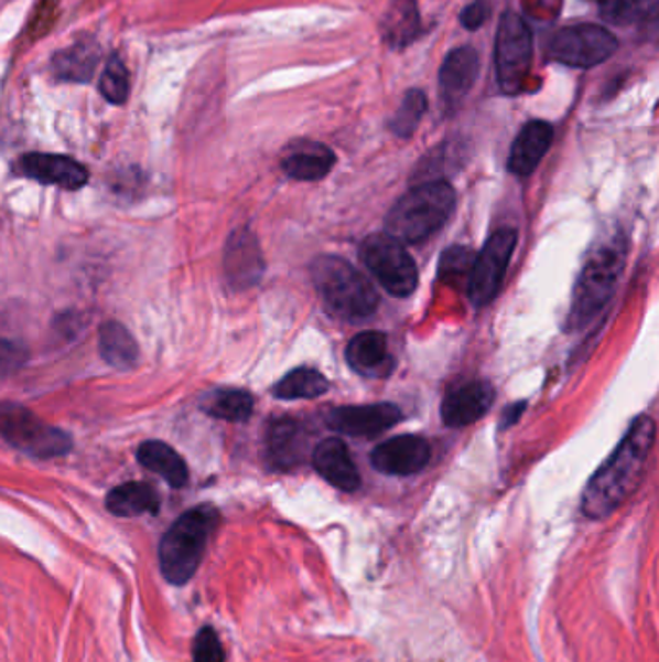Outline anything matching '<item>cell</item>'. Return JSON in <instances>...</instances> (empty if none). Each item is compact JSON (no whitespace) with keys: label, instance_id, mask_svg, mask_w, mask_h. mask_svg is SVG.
Listing matches in <instances>:
<instances>
[{"label":"cell","instance_id":"obj_1","mask_svg":"<svg viewBox=\"0 0 659 662\" xmlns=\"http://www.w3.org/2000/svg\"><path fill=\"white\" fill-rule=\"evenodd\" d=\"M656 440V425L650 417L636 418L604 466L590 479L582 494V512L590 520H605L627 502L642 481L646 461Z\"/></svg>","mask_w":659,"mask_h":662},{"label":"cell","instance_id":"obj_2","mask_svg":"<svg viewBox=\"0 0 659 662\" xmlns=\"http://www.w3.org/2000/svg\"><path fill=\"white\" fill-rule=\"evenodd\" d=\"M627 261V241L623 233H612L592 246L581 276L576 279L573 302L566 314V328L579 330L612 299L615 285L619 281Z\"/></svg>","mask_w":659,"mask_h":662},{"label":"cell","instance_id":"obj_3","mask_svg":"<svg viewBox=\"0 0 659 662\" xmlns=\"http://www.w3.org/2000/svg\"><path fill=\"white\" fill-rule=\"evenodd\" d=\"M455 190L449 182L418 184L392 205L385 220V231L402 245H417L447 223L455 212Z\"/></svg>","mask_w":659,"mask_h":662},{"label":"cell","instance_id":"obj_4","mask_svg":"<svg viewBox=\"0 0 659 662\" xmlns=\"http://www.w3.org/2000/svg\"><path fill=\"white\" fill-rule=\"evenodd\" d=\"M217 525L219 512L213 505H197L174 521L159 544V568L169 584L181 587L196 576Z\"/></svg>","mask_w":659,"mask_h":662},{"label":"cell","instance_id":"obj_5","mask_svg":"<svg viewBox=\"0 0 659 662\" xmlns=\"http://www.w3.org/2000/svg\"><path fill=\"white\" fill-rule=\"evenodd\" d=\"M312 279L331 314L360 322L376 312L379 295L368 277L338 256H320L312 264Z\"/></svg>","mask_w":659,"mask_h":662},{"label":"cell","instance_id":"obj_6","mask_svg":"<svg viewBox=\"0 0 659 662\" xmlns=\"http://www.w3.org/2000/svg\"><path fill=\"white\" fill-rule=\"evenodd\" d=\"M0 434L14 448L33 458H61L72 448L68 434L47 425L18 403H0Z\"/></svg>","mask_w":659,"mask_h":662},{"label":"cell","instance_id":"obj_7","mask_svg":"<svg viewBox=\"0 0 659 662\" xmlns=\"http://www.w3.org/2000/svg\"><path fill=\"white\" fill-rule=\"evenodd\" d=\"M360 260L392 297H410L417 291V261L397 238L374 233L360 245Z\"/></svg>","mask_w":659,"mask_h":662},{"label":"cell","instance_id":"obj_8","mask_svg":"<svg viewBox=\"0 0 659 662\" xmlns=\"http://www.w3.org/2000/svg\"><path fill=\"white\" fill-rule=\"evenodd\" d=\"M534 58L532 32L522 18L507 12L499 22L495 40V68L503 92L517 95L522 92Z\"/></svg>","mask_w":659,"mask_h":662},{"label":"cell","instance_id":"obj_9","mask_svg":"<svg viewBox=\"0 0 659 662\" xmlns=\"http://www.w3.org/2000/svg\"><path fill=\"white\" fill-rule=\"evenodd\" d=\"M617 51L612 32L596 24L571 25L559 30L550 41L551 61L573 68H594L605 63Z\"/></svg>","mask_w":659,"mask_h":662},{"label":"cell","instance_id":"obj_10","mask_svg":"<svg viewBox=\"0 0 659 662\" xmlns=\"http://www.w3.org/2000/svg\"><path fill=\"white\" fill-rule=\"evenodd\" d=\"M517 231L503 227L487 238L482 253L472 261L471 279H468V297L474 307H486L497 297L501 289L503 277L507 271L515 246Z\"/></svg>","mask_w":659,"mask_h":662},{"label":"cell","instance_id":"obj_11","mask_svg":"<svg viewBox=\"0 0 659 662\" xmlns=\"http://www.w3.org/2000/svg\"><path fill=\"white\" fill-rule=\"evenodd\" d=\"M401 409L392 403L338 407L327 415V426L350 438H376L401 420Z\"/></svg>","mask_w":659,"mask_h":662},{"label":"cell","instance_id":"obj_12","mask_svg":"<svg viewBox=\"0 0 659 662\" xmlns=\"http://www.w3.org/2000/svg\"><path fill=\"white\" fill-rule=\"evenodd\" d=\"M432 448L422 436L402 434L397 438L379 444L371 453V466L379 473L392 477H409L417 474L430 463Z\"/></svg>","mask_w":659,"mask_h":662},{"label":"cell","instance_id":"obj_13","mask_svg":"<svg viewBox=\"0 0 659 662\" xmlns=\"http://www.w3.org/2000/svg\"><path fill=\"white\" fill-rule=\"evenodd\" d=\"M495 402V389L486 380L466 382L441 403V418L451 428L472 425L486 415Z\"/></svg>","mask_w":659,"mask_h":662},{"label":"cell","instance_id":"obj_14","mask_svg":"<svg viewBox=\"0 0 659 662\" xmlns=\"http://www.w3.org/2000/svg\"><path fill=\"white\" fill-rule=\"evenodd\" d=\"M20 171L33 181L66 190H78L87 182L86 167L76 159L55 153H28L20 159Z\"/></svg>","mask_w":659,"mask_h":662},{"label":"cell","instance_id":"obj_15","mask_svg":"<svg viewBox=\"0 0 659 662\" xmlns=\"http://www.w3.org/2000/svg\"><path fill=\"white\" fill-rule=\"evenodd\" d=\"M263 274V258L250 231H236L225 248V276L235 289H248Z\"/></svg>","mask_w":659,"mask_h":662},{"label":"cell","instance_id":"obj_16","mask_svg":"<svg viewBox=\"0 0 659 662\" xmlns=\"http://www.w3.org/2000/svg\"><path fill=\"white\" fill-rule=\"evenodd\" d=\"M314 467L325 481L343 492H356L360 489V473L354 466L350 451L338 438L323 440L314 451Z\"/></svg>","mask_w":659,"mask_h":662},{"label":"cell","instance_id":"obj_17","mask_svg":"<svg viewBox=\"0 0 659 662\" xmlns=\"http://www.w3.org/2000/svg\"><path fill=\"white\" fill-rule=\"evenodd\" d=\"M553 128L543 120H530L512 142L509 153V171L517 177L534 173L543 156L550 150Z\"/></svg>","mask_w":659,"mask_h":662},{"label":"cell","instance_id":"obj_18","mask_svg":"<svg viewBox=\"0 0 659 662\" xmlns=\"http://www.w3.org/2000/svg\"><path fill=\"white\" fill-rule=\"evenodd\" d=\"M346 363L360 376H369V378L387 376L392 369L387 338L381 331L358 333L346 348Z\"/></svg>","mask_w":659,"mask_h":662},{"label":"cell","instance_id":"obj_19","mask_svg":"<svg viewBox=\"0 0 659 662\" xmlns=\"http://www.w3.org/2000/svg\"><path fill=\"white\" fill-rule=\"evenodd\" d=\"M478 68V53L474 49L461 47L449 53L440 72L441 95L447 105L463 102L476 82Z\"/></svg>","mask_w":659,"mask_h":662},{"label":"cell","instance_id":"obj_20","mask_svg":"<svg viewBox=\"0 0 659 662\" xmlns=\"http://www.w3.org/2000/svg\"><path fill=\"white\" fill-rule=\"evenodd\" d=\"M268 461L271 469L277 471H289L299 466L304 453V430L302 426L292 418H279L273 420L268 430L266 440Z\"/></svg>","mask_w":659,"mask_h":662},{"label":"cell","instance_id":"obj_21","mask_svg":"<svg viewBox=\"0 0 659 662\" xmlns=\"http://www.w3.org/2000/svg\"><path fill=\"white\" fill-rule=\"evenodd\" d=\"M335 161L337 158L327 146L300 142L289 148L287 156L281 161V169L287 177H291L294 181H320L330 173Z\"/></svg>","mask_w":659,"mask_h":662},{"label":"cell","instance_id":"obj_22","mask_svg":"<svg viewBox=\"0 0 659 662\" xmlns=\"http://www.w3.org/2000/svg\"><path fill=\"white\" fill-rule=\"evenodd\" d=\"M420 12L417 0H392L381 20V35L392 49L410 45L420 35Z\"/></svg>","mask_w":659,"mask_h":662},{"label":"cell","instance_id":"obj_23","mask_svg":"<svg viewBox=\"0 0 659 662\" xmlns=\"http://www.w3.org/2000/svg\"><path fill=\"white\" fill-rule=\"evenodd\" d=\"M161 508L158 490L148 482H126L107 496V510L118 517H136L143 513H158Z\"/></svg>","mask_w":659,"mask_h":662},{"label":"cell","instance_id":"obj_24","mask_svg":"<svg viewBox=\"0 0 659 662\" xmlns=\"http://www.w3.org/2000/svg\"><path fill=\"white\" fill-rule=\"evenodd\" d=\"M138 461L145 469L158 473L174 489H182L188 482V467L176 451L163 441L151 440L138 450Z\"/></svg>","mask_w":659,"mask_h":662},{"label":"cell","instance_id":"obj_25","mask_svg":"<svg viewBox=\"0 0 659 662\" xmlns=\"http://www.w3.org/2000/svg\"><path fill=\"white\" fill-rule=\"evenodd\" d=\"M99 353L105 363L117 371H130L140 359V349L132 333L118 322L102 323L99 330Z\"/></svg>","mask_w":659,"mask_h":662},{"label":"cell","instance_id":"obj_26","mask_svg":"<svg viewBox=\"0 0 659 662\" xmlns=\"http://www.w3.org/2000/svg\"><path fill=\"white\" fill-rule=\"evenodd\" d=\"M99 56L101 53L97 43L79 41L53 58V71L58 78L66 82H89L99 64Z\"/></svg>","mask_w":659,"mask_h":662},{"label":"cell","instance_id":"obj_27","mask_svg":"<svg viewBox=\"0 0 659 662\" xmlns=\"http://www.w3.org/2000/svg\"><path fill=\"white\" fill-rule=\"evenodd\" d=\"M327 389H330V382L322 372L302 366L279 380L273 386V395L279 399L294 402V399H314L325 394Z\"/></svg>","mask_w":659,"mask_h":662},{"label":"cell","instance_id":"obj_28","mask_svg":"<svg viewBox=\"0 0 659 662\" xmlns=\"http://www.w3.org/2000/svg\"><path fill=\"white\" fill-rule=\"evenodd\" d=\"M205 410L220 420L244 423L253 413V397L244 389H223L213 395L205 405Z\"/></svg>","mask_w":659,"mask_h":662},{"label":"cell","instance_id":"obj_29","mask_svg":"<svg viewBox=\"0 0 659 662\" xmlns=\"http://www.w3.org/2000/svg\"><path fill=\"white\" fill-rule=\"evenodd\" d=\"M656 7L658 0H599L602 17L615 25L638 24L651 17Z\"/></svg>","mask_w":659,"mask_h":662},{"label":"cell","instance_id":"obj_30","mask_svg":"<svg viewBox=\"0 0 659 662\" xmlns=\"http://www.w3.org/2000/svg\"><path fill=\"white\" fill-rule=\"evenodd\" d=\"M425 109H428V99H425L424 92L410 89L389 125L392 135L399 136V138H410L414 135L420 120L424 117Z\"/></svg>","mask_w":659,"mask_h":662},{"label":"cell","instance_id":"obj_31","mask_svg":"<svg viewBox=\"0 0 659 662\" xmlns=\"http://www.w3.org/2000/svg\"><path fill=\"white\" fill-rule=\"evenodd\" d=\"M99 89L105 95V99L115 105H122L128 102L130 95V76L126 71L125 63L120 61V56L112 55L107 61V66L102 71L101 79H99Z\"/></svg>","mask_w":659,"mask_h":662},{"label":"cell","instance_id":"obj_32","mask_svg":"<svg viewBox=\"0 0 659 662\" xmlns=\"http://www.w3.org/2000/svg\"><path fill=\"white\" fill-rule=\"evenodd\" d=\"M472 261L471 248L453 246L441 258V277L445 281H456L458 277L471 276Z\"/></svg>","mask_w":659,"mask_h":662},{"label":"cell","instance_id":"obj_33","mask_svg":"<svg viewBox=\"0 0 659 662\" xmlns=\"http://www.w3.org/2000/svg\"><path fill=\"white\" fill-rule=\"evenodd\" d=\"M192 656H194V662H225V649H223L217 631L213 630L212 626H205L197 631Z\"/></svg>","mask_w":659,"mask_h":662},{"label":"cell","instance_id":"obj_34","mask_svg":"<svg viewBox=\"0 0 659 662\" xmlns=\"http://www.w3.org/2000/svg\"><path fill=\"white\" fill-rule=\"evenodd\" d=\"M28 361V353L14 341L0 338V376H10L20 371Z\"/></svg>","mask_w":659,"mask_h":662},{"label":"cell","instance_id":"obj_35","mask_svg":"<svg viewBox=\"0 0 659 662\" xmlns=\"http://www.w3.org/2000/svg\"><path fill=\"white\" fill-rule=\"evenodd\" d=\"M56 18H58V0H41L40 7L33 14L32 25H30L33 40L51 32Z\"/></svg>","mask_w":659,"mask_h":662},{"label":"cell","instance_id":"obj_36","mask_svg":"<svg viewBox=\"0 0 659 662\" xmlns=\"http://www.w3.org/2000/svg\"><path fill=\"white\" fill-rule=\"evenodd\" d=\"M487 18H489V4L486 0H474L472 4L463 10L461 22L468 30H478V28L486 24Z\"/></svg>","mask_w":659,"mask_h":662}]
</instances>
